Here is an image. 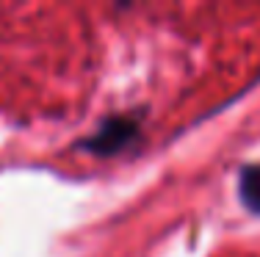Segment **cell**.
Returning <instances> with one entry per match:
<instances>
[{"instance_id":"6da1fadb","label":"cell","mask_w":260,"mask_h":257,"mask_svg":"<svg viewBox=\"0 0 260 257\" xmlns=\"http://www.w3.org/2000/svg\"><path fill=\"white\" fill-rule=\"evenodd\" d=\"M133 136H136V125L130 119H111L108 125H103L97 130V136L89 141V146L91 150H100V152H116Z\"/></svg>"},{"instance_id":"7a4b0ae2","label":"cell","mask_w":260,"mask_h":257,"mask_svg":"<svg viewBox=\"0 0 260 257\" xmlns=\"http://www.w3.org/2000/svg\"><path fill=\"white\" fill-rule=\"evenodd\" d=\"M241 197L252 207V210L260 213V166H252L244 171L241 177Z\"/></svg>"}]
</instances>
